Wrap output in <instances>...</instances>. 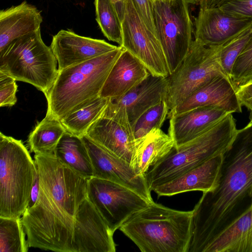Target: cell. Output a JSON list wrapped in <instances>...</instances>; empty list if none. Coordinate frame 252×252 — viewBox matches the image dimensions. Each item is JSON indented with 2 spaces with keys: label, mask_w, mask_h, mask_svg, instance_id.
<instances>
[{
  "label": "cell",
  "mask_w": 252,
  "mask_h": 252,
  "mask_svg": "<svg viewBox=\"0 0 252 252\" xmlns=\"http://www.w3.org/2000/svg\"><path fill=\"white\" fill-rule=\"evenodd\" d=\"M109 100V98L99 96L90 104L64 117L61 122L66 131L82 137L102 117Z\"/></svg>",
  "instance_id": "4316f807"
},
{
  "label": "cell",
  "mask_w": 252,
  "mask_h": 252,
  "mask_svg": "<svg viewBox=\"0 0 252 252\" xmlns=\"http://www.w3.org/2000/svg\"><path fill=\"white\" fill-rule=\"evenodd\" d=\"M149 73L140 60L124 49L112 66L100 96L120 97L141 83Z\"/></svg>",
  "instance_id": "44dd1931"
},
{
  "label": "cell",
  "mask_w": 252,
  "mask_h": 252,
  "mask_svg": "<svg viewBox=\"0 0 252 252\" xmlns=\"http://www.w3.org/2000/svg\"><path fill=\"white\" fill-rule=\"evenodd\" d=\"M228 114L219 108L202 107L169 114L168 134L177 147L199 136Z\"/></svg>",
  "instance_id": "ac0fdd59"
},
{
  "label": "cell",
  "mask_w": 252,
  "mask_h": 252,
  "mask_svg": "<svg viewBox=\"0 0 252 252\" xmlns=\"http://www.w3.org/2000/svg\"><path fill=\"white\" fill-rule=\"evenodd\" d=\"M252 122L237 129L223 154L215 187L203 192L192 211L189 252H203L222 230L252 205Z\"/></svg>",
  "instance_id": "7a4b0ae2"
},
{
  "label": "cell",
  "mask_w": 252,
  "mask_h": 252,
  "mask_svg": "<svg viewBox=\"0 0 252 252\" xmlns=\"http://www.w3.org/2000/svg\"><path fill=\"white\" fill-rule=\"evenodd\" d=\"M252 79V32L232 67L231 80L235 88Z\"/></svg>",
  "instance_id": "1f68e13d"
},
{
  "label": "cell",
  "mask_w": 252,
  "mask_h": 252,
  "mask_svg": "<svg viewBox=\"0 0 252 252\" xmlns=\"http://www.w3.org/2000/svg\"><path fill=\"white\" fill-rule=\"evenodd\" d=\"M203 252H252V205L218 234Z\"/></svg>",
  "instance_id": "cb8c5ba5"
},
{
  "label": "cell",
  "mask_w": 252,
  "mask_h": 252,
  "mask_svg": "<svg viewBox=\"0 0 252 252\" xmlns=\"http://www.w3.org/2000/svg\"><path fill=\"white\" fill-rule=\"evenodd\" d=\"M124 50L111 51L61 70L45 94L46 114L61 121L100 96L101 90L116 60Z\"/></svg>",
  "instance_id": "277c9868"
},
{
  "label": "cell",
  "mask_w": 252,
  "mask_h": 252,
  "mask_svg": "<svg viewBox=\"0 0 252 252\" xmlns=\"http://www.w3.org/2000/svg\"><path fill=\"white\" fill-rule=\"evenodd\" d=\"M194 20V39L207 46L223 45L252 27V19L234 17L218 7L199 8Z\"/></svg>",
  "instance_id": "9a60e30c"
},
{
  "label": "cell",
  "mask_w": 252,
  "mask_h": 252,
  "mask_svg": "<svg viewBox=\"0 0 252 252\" xmlns=\"http://www.w3.org/2000/svg\"><path fill=\"white\" fill-rule=\"evenodd\" d=\"M137 13L149 29L156 35L153 17V0H131Z\"/></svg>",
  "instance_id": "e575fe53"
},
{
  "label": "cell",
  "mask_w": 252,
  "mask_h": 252,
  "mask_svg": "<svg viewBox=\"0 0 252 252\" xmlns=\"http://www.w3.org/2000/svg\"><path fill=\"white\" fill-rule=\"evenodd\" d=\"M34 159L39 193L34 205L21 217L28 246L72 252L75 219L87 197L88 179L62 163L54 154L34 155Z\"/></svg>",
  "instance_id": "6da1fadb"
},
{
  "label": "cell",
  "mask_w": 252,
  "mask_h": 252,
  "mask_svg": "<svg viewBox=\"0 0 252 252\" xmlns=\"http://www.w3.org/2000/svg\"><path fill=\"white\" fill-rule=\"evenodd\" d=\"M236 94L239 103L252 113V79L236 89Z\"/></svg>",
  "instance_id": "d590c367"
},
{
  "label": "cell",
  "mask_w": 252,
  "mask_h": 252,
  "mask_svg": "<svg viewBox=\"0 0 252 252\" xmlns=\"http://www.w3.org/2000/svg\"><path fill=\"white\" fill-rule=\"evenodd\" d=\"M40 12L26 1L0 11V52L13 41L39 29Z\"/></svg>",
  "instance_id": "7402d4cb"
},
{
  "label": "cell",
  "mask_w": 252,
  "mask_h": 252,
  "mask_svg": "<svg viewBox=\"0 0 252 252\" xmlns=\"http://www.w3.org/2000/svg\"><path fill=\"white\" fill-rule=\"evenodd\" d=\"M221 46H207L198 40H193L185 59L166 78L165 101L169 112L216 77H227L218 60Z\"/></svg>",
  "instance_id": "9c48e42d"
},
{
  "label": "cell",
  "mask_w": 252,
  "mask_h": 252,
  "mask_svg": "<svg viewBox=\"0 0 252 252\" xmlns=\"http://www.w3.org/2000/svg\"><path fill=\"white\" fill-rule=\"evenodd\" d=\"M122 24V47L140 60L150 73L168 76L170 72L160 43L140 17L131 0H125V13Z\"/></svg>",
  "instance_id": "8fae6325"
},
{
  "label": "cell",
  "mask_w": 252,
  "mask_h": 252,
  "mask_svg": "<svg viewBox=\"0 0 252 252\" xmlns=\"http://www.w3.org/2000/svg\"><path fill=\"white\" fill-rule=\"evenodd\" d=\"M96 21L104 35L110 41L123 44L122 21L110 0H94Z\"/></svg>",
  "instance_id": "f1b7e54d"
},
{
  "label": "cell",
  "mask_w": 252,
  "mask_h": 252,
  "mask_svg": "<svg viewBox=\"0 0 252 252\" xmlns=\"http://www.w3.org/2000/svg\"><path fill=\"white\" fill-rule=\"evenodd\" d=\"M169 112V109L164 100L143 113L132 126L135 140L144 136L154 128H161Z\"/></svg>",
  "instance_id": "f546056e"
},
{
  "label": "cell",
  "mask_w": 252,
  "mask_h": 252,
  "mask_svg": "<svg viewBox=\"0 0 252 252\" xmlns=\"http://www.w3.org/2000/svg\"><path fill=\"white\" fill-rule=\"evenodd\" d=\"M65 131L61 121L46 114L29 135L27 142L30 151L34 155L54 154Z\"/></svg>",
  "instance_id": "484cf974"
},
{
  "label": "cell",
  "mask_w": 252,
  "mask_h": 252,
  "mask_svg": "<svg viewBox=\"0 0 252 252\" xmlns=\"http://www.w3.org/2000/svg\"><path fill=\"white\" fill-rule=\"evenodd\" d=\"M224 0H199L200 8H210L218 7Z\"/></svg>",
  "instance_id": "f35d334b"
},
{
  "label": "cell",
  "mask_w": 252,
  "mask_h": 252,
  "mask_svg": "<svg viewBox=\"0 0 252 252\" xmlns=\"http://www.w3.org/2000/svg\"><path fill=\"white\" fill-rule=\"evenodd\" d=\"M217 7L234 17L252 19V0H224Z\"/></svg>",
  "instance_id": "836d02e7"
},
{
  "label": "cell",
  "mask_w": 252,
  "mask_h": 252,
  "mask_svg": "<svg viewBox=\"0 0 252 252\" xmlns=\"http://www.w3.org/2000/svg\"><path fill=\"white\" fill-rule=\"evenodd\" d=\"M87 198L114 233L131 215L151 203L124 186L94 177L88 179Z\"/></svg>",
  "instance_id": "30bf717a"
},
{
  "label": "cell",
  "mask_w": 252,
  "mask_h": 252,
  "mask_svg": "<svg viewBox=\"0 0 252 252\" xmlns=\"http://www.w3.org/2000/svg\"><path fill=\"white\" fill-rule=\"evenodd\" d=\"M54 154L62 163L82 177H94L91 160L82 137L66 131Z\"/></svg>",
  "instance_id": "d4e9b609"
},
{
  "label": "cell",
  "mask_w": 252,
  "mask_h": 252,
  "mask_svg": "<svg viewBox=\"0 0 252 252\" xmlns=\"http://www.w3.org/2000/svg\"><path fill=\"white\" fill-rule=\"evenodd\" d=\"M16 81L14 78L0 71V107H11L17 102L18 86Z\"/></svg>",
  "instance_id": "d6a6232c"
},
{
  "label": "cell",
  "mask_w": 252,
  "mask_h": 252,
  "mask_svg": "<svg viewBox=\"0 0 252 252\" xmlns=\"http://www.w3.org/2000/svg\"><path fill=\"white\" fill-rule=\"evenodd\" d=\"M195 3V0H153L156 36L170 74L187 55L193 40V25L189 8Z\"/></svg>",
  "instance_id": "ba28073f"
},
{
  "label": "cell",
  "mask_w": 252,
  "mask_h": 252,
  "mask_svg": "<svg viewBox=\"0 0 252 252\" xmlns=\"http://www.w3.org/2000/svg\"><path fill=\"white\" fill-rule=\"evenodd\" d=\"M251 197H252V196H251Z\"/></svg>",
  "instance_id": "60d3db41"
},
{
  "label": "cell",
  "mask_w": 252,
  "mask_h": 252,
  "mask_svg": "<svg viewBox=\"0 0 252 252\" xmlns=\"http://www.w3.org/2000/svg\"><path fill=\"white\" fill-rule=\"evenodd\" d=\"M202 107L219 108L232 114L242 112L232 82L226 76H218L193 92L168 115Z\"/></svg>",
  "instance_id": "e0dca14e"
},
{
  "label": "cell",
  "mask_w": 252,
  "mask_h": 252,
  "mask_svg": "<svg viewBox=\"0 0 252 252\" xmlns=\"http://www.w3.org/2000/svg\"><path fill=\"white\" fill-rule=\"evenodd\" d=\"M58 61L43 42L40 29L9 43L0 52V71L29 83L46 94L58 73Z\"/></svg>",
  "instance_id": "52a82bcc"
},
{
  "label": "cell",
  "mask_w": 252,
  "mask_h": 252,
  "mask_svg": "<svg viewBox=\"0 0 252 252\" xmlns=\"http://www.w3.org/2000/svg\"><path fill=\"white\" fill-rule=\"evenodd\" d=\"M250 119V121L252 122V113H251Z\"/></svg>",
  "instance_id": "ab89813d"
},
{
  "label": "cell",
  "mask_w": 252,
  "mask_h": 252,
  "mask_svg": "<svg viewBox=\"0 0 252 252\" xmlns=\"http://www.w3.org/2000/svg\"><path fill=\"white\" fill-rule=\"evenodd\" d=\"M222 159L223 154L216 155L174 179L156 187L152 191L161 196L212 190L216 186Z\"/></svg>",
  "instance_id": "d6986e66"
},
{
  "label": "cell",
  "mask_w": 252,
  "mask_h": 252,
  "mask_svg": "<svg viewBox=\"0 0 252 252\" xmlns=\"http://www.w3.org/2000/svg\"><path fill=\"white\" fill-rule=\"evenodd\" d=\"M252 27L221 46L218 54L219 64L228 78L231 75L234 63L249 40Z\"/></svg>",
  "instance_id": "4dcf8cb0"
},
{
  "label": "cell",
  "mask_w": 252,
  "mask_h": 252,
  "mask_svg": "<svg viewBox=\"0 0 252 252\" xmlns=\"http://www.w3.org/2000/svg\"><path fill=\"white\" fill-rule=\"evenodd\" d=\"M39 189V179L37 171V173L36 175L35 179L32 189L30 200L27 208H31L34 205L38 197Z\"/></svg>",
  "instance_id": "8d00e7d4"
},
{
  "label": "cell",
  "mask_w": 252,
  "mask_h": 252,
  "mask_svg": "<svg viewBox=\"0 0 252 252\" xmlns=\"http://www.w3.org/2000/svg\"><path fill=\"white\" fill-rule=\"evenodd\" d=\"M192 228V211L153 201L128 218L119 230L142 252H188Z\"/></svg>",
  "instance_id": "3957f363"
},
{
  "label": "cell",
  "mask_w": 252,
  "mask_h": 252,
  "mask_svg": "<svg viewBox=\"0 0 252 252\" xmlns=\"http://www.w3.org/2000/svg\"><path fill=\"white\" fill-rule=\"evenodd\" d=\"M21 218L0 217V252H27L26 240Z\"/></svg>",
  "instance_id": "83f0119b"
},
{
  "label": "cell",
  "mask_w": 252,
  "mask_h": 252,
  "mask_svg": "<svg viewBox=\"0 0 252 252\" xmlns=\"http://www.w3.org/2000/svg\"><path fill=\"white\" fill-rule=\"evenodd\" d=\"M113 156L130 164L135 139L125 108L109 100L103 114L85 135Z\"/></svg>",
  "instance_id": "7c38bea8"
},
{
  "label": "cell",
  "mask_w": 252,
  "mask_h": 252,
  "mask_svg": "<svg viewBox=\"0 0 252 252\" xmlns=\"http://www.w3.org/2000/svg\"><path fill=\"white\" fill-rule=\"evenodd\" d=\"M114 233L87 197L80 205L75 219L72 252H115Z\"/></svg>",
  "instance_id": "5bb4252c"
},
{
  "label": "cell",
  "mask_w": 252,
  "mask_h": 252,
  "mask_svg": "<svg viewBox=\"0 0 252 252\" xmlns=\"http://www.w3.org/2000/svg\"><path fill=\"white\" fill-rule=\"evenodd\" d=\"M114 5L122 22L125 13V0H110Z\"/></svg>",
  "instance_id": "74e56055"
},
{
  "label": "cell",
  "mask_w": 252,
  "mask_h": 252,
  "mask_svg": "<svg viewBox=\"0 0 252 252\" xmlns=\"http://www.w3.org/2000/svg\"><path fill=\"white\" fill-rule=\"evenodd\" d=\"M82 138L91 160L94 177L124 186L150 203L154 201L146 175H137L129 163L110 154L86 135Z\"/></svg>",
  "instance_id": "4fadbf2b"
},
{
  "label": "cell",
  "mask_w": 252,
  "mask_h": 252,
  "mask_svg": "<svg viewBox=\"0 0 252 252\" xmlns=\"http://www.w3.org/2000/svg\"><path fill=\"white\" fill-rule=\"evenodd\" d=\"M174 147V142L168 134L161 128H154L135 140L131 166L137 175H145Z\"/></svg>",
  "instance_id": "603a6c76"
},
{
  "label": "cell",
  "mask_w": 252,
  "mask_h": 252,
  "mask_svg": "<svg viewBox=\"0 0 252 252\" xmlns=\"http://www.w3.org/2000/svg\"><path fill=\"white\" fill-rule=\"evenodd\" d=\"M37 169L21 140L0 133V217L19 218L28 207Z\"/></svg>",
  "instance_id": "8992f818"
},
{
  "label": "cell",
  "mask_w": 252,
  "mask_h": 252,
  "mask_svg": "<svg viewBox=\"0 0 252 252\" xmlns=\"http://www.w3.org/2000/svg\"><path fill=\"white\" fill-rule=\"evenodd\" d=\"M237 131L232 113L194 139L174 147L146 173L151 191L210 158L223 154L231 145Z\"/></svg>",
  "instance_id": "5b68a950"
},
{
  "label": "cell",
  "mask_w": 252,
  "mask_h": 252,
  "mask_svg": "<svg viewBox=\"0 0 252 252\" xmlns=\"http://www.w3.org/2000/svg\"><path fill=\"white\" fill-rule=\"evenodd\" d=\"M50 47L58 63V70L80 63L117 49L104 40L78 35L62 30L53 36Z\"/></svg>",
  "instance_id": "2e32d148"
},
{
  "label": "cell",
  "mask_w": 252,
  "mask_h": 252,
  "mask_svg": "<svg viewBox=\"0 0 252 252\" xmlns=\"http://www.w3.org/2000/svg\"><path fill=\"white\" fill-rule=\"evenodd\" d=\"M166 78L150 73L141 83L124 95L119 98H109V99L125 108L133 126L143 113L165 100Z\"/></svg>",
  "instance_id": "ffe728a7"
}]
</instances>
